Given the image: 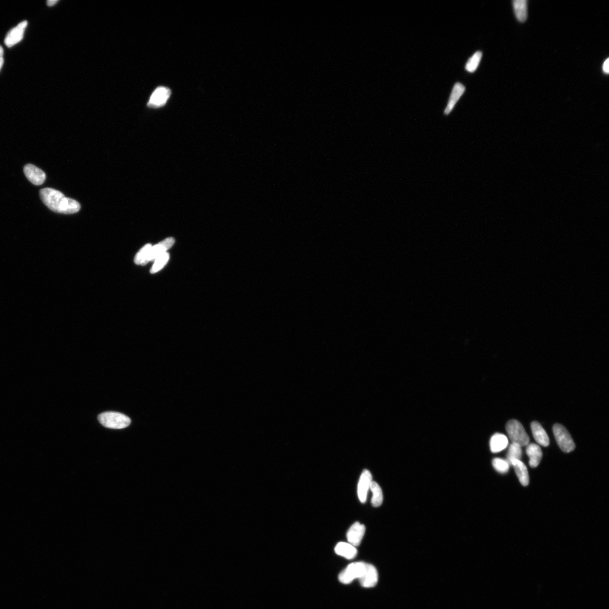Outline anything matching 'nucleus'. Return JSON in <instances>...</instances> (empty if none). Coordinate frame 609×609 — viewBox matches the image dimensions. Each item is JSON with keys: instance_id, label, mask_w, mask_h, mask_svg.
<instances>
[{"instance_id": "obj_1", "label": "nucleus", "mask_w": 609, "mask_h": 609, "mask_svg": "<svg viewBox=\"0 0 609 609\" xmlns=\"http://www.w3.org/2000/svg\"><path fill=\"white\" fill-rule=\"evenodd\" d=\"M40 197L43 203L56 213L74 214L81 208V205L77 200L66 197L62 193L54 188L42 189L40 191Z\"/></svg>"}, {"instance_id": "obj_2", "label": "nucleus", "mask_w": 609, "mask_h": 609, "mask_svg": "<svg viewBox=\"0 0 609 609\" xmlns=\"http://www.w3.org/2000/svg\"><path fill=\"white\" fill-rule=\"evenodd\" d=\"M98 419L103 426L111 429H123L128 427L131 423L128 416L116 412L102 413Z\"/></svg>"}, {"instance_id": "obj_3", "label": "nucleus", "mask_w": 609, "mask_h": 609, "mask_svg": "<svg viewBox=\"0 0 609 609\" xmlns=\"http://www.w3.org/2000/svg\"><path fill=\"white\" fill-rule=\"evenodd\" d=\"M506 430L509 438L512 443L519 445L521 447L526 446L529 444L530 439L526 432L525 428L518 421L511 420L506 425Z\"/></svg>"}, {"instance_id": "obj_4", "label": "nucleus", "mask_w": 609, "mask_h": 609, "mask_svg": "<svg viewBox=\"0 0 609 609\" xmlns=\"http://www.w3.org/2000/svg\"><path fill=\"white\" fill-rule=\"evenodd\" d=\"M368 564L364 562H356L349 565L342 570L338 576L340 582L344 584H349L355 579H360L365 573Z\"/></svg>"}, {"instance_id": "obj_5", "label": "nucleus", "mask_w": 609, "mask_h": 609, "mask_svg": "<svg viewBox=\"0 0 609 609\" xmlns=\"http://www.w3.org/2000/svg\"><path fill=\"white\" fill-rule=\"evenodd\" d=\"M553 431L557 444L563 452L568 453L576 449V445L570 434L564 426L560 424H556L553 427Z\"/></svg>"}, {"instance_id": "obj_6", "label": "nucleus", "mask_w": 609, "mask_h": 609, "mask_svg": "<svg viewBox=\"0 0 609 609\" xmlns=\"http://www.w3.org/2000/svg\"><path fill=\"white\" fill-rule=\"evenodd\" d=\"M175 242V240L173 238H169L165 239L163 242H160L157 245L152 246L150 251L148 252L145 261L143 263L142 265H146L149 262L156 259L157 258L164 254L166 251L174 245Z\"/></svg>"}, {"instance_id": "obj_7", "label": "nucleus", "mask_w": 609, "mask_h": 609, "mask_svg": "<svg viewBox=\"0 0 609 609\" xmlns=\"http://www.w3.org/2000/svg\"><path fill=\"white\" fill-rule=\"evenodd\" d=\"M171 94L169 89L160 87L155 90L152 94L147 106L150 107L159 108L164 106Z\"/></svg>"}, {"instance_id": "obj_8", "label": "nucleus", "mask_w": 609, "mask_h": 609, "mask_svg": "<svg viewBox=\"0 0 609 609\" xmlns=\"http://www.w3.org/2000/svg\"><path fill=\"white\" fill-rule=\"evenodd\" d=\"M24 171L27 179L34 185H43L47 178L43 170L31 164L26 165Z\"/></svg>"}, {"instance_id": "obj_9", "label": "nucleus", "mask_w": 609, "mask_h": 609, "mask_svg": "<svg viewBox=\"0 0 609 609\" xmlns=\"http://www.w3.org/2000/svg\"><path fill=\"white\" fill-rule=\"evenodd\" d=\"M372 476L369 470L365 469L361 474L358 485V496L361 503L366 502L367 493L370 489Z\"/></svg>"}, {"instance_id": "obj_10", "label": "nucleus", "mask_w": 609, "mask_h": 609, "mask_svg": "<svg viewBox=\"0 0 609 609\" xmlns=\"http://www.w3.org/2000/svg\"><path fill=\"white\" fill-rule=\"evenodd\" d=\"M28 25L27 21L22 22L18 25L11 29L5 39V44L8 47H13L20 43L24 37L25 31Z\"/></svg>"}, {"instance_id": "obj_11", "label": "nucleus", "mask_w": 609, "mask_h": 609, "mask_svg": "<svg viewBox=\"0 0 609 609\" xmlns=\"http://www.w3.org/2000/svg\"><path fill=\"white\" fill-rule=\"evenodd\" d=\"M366 527L364 525L356 522L350 527L347 532V539L350 544L354 547H358L360 545L365 536Z\"/></svg>"}, {"instance_id": "obj_12", "label": "nucleus", "mask_w": 609, "mask_h": 609, "mask_svg": "<svg viewBox=\"0 0 609 609\" xmlns=\"http://www.w3.org/2000/svg\"><path fill=\"white\" fill-rule=\"evenodd\" d=\"M378 580V574L376 567L368 564L366 571L364 576L359 579V581L363 587L372 588L377 584Z\"/></svg>"}, {"instance_id": "obj_13", "label": "nucleus", "mask_w": 609, "mask_h": 609, "mask_svg": "<svg viewBox=\"0 0 609 609\" xmlns=\"http://www.w3.org/2000/svg\"><path fill=\"white\" fill-rule=\"evenodd\" d=\"M531 428L534 439L537 442L543 447H547L549 445L548 435L542 425L538 422H533L531 424Z\"/></svg>"}, {"instance_id": "obj_14", "label": "nucleus", "mask_w": 609, "mask_h": 609, "mask_svg": "<svg viewBox=\"0 0 609 609\" xmlns=\"http://www.w3.org/2000/svg\"><path fill=\"white\" fill-rule=\"evenodd\" d=\"M526 453L530 459V466L532 468L537 467L543 457L541 448L535 444H528L526 447Z\"/></svg>"}, {"instance_id": "obj_15", "label": "nucleus", "mask_w": 609, "mask_h": 609, "mask_svg": "<svg viewBox=\"0 0 609 609\" xmlns=\"http://www.w3.org/2000/svg\"><path fill=\"white\" fill-rule=\"evenodd\" d=\"M335 551L337 555L348 560L354 559L357 555V548L349 543H338L336 545Z\"/></svg>"}, {"instance_id": "obj_16", "label": "nucleus", "mask_w": 609, "mask_h": 609, "mask_svg": "<svg viewBox=\"0 0 609 609\" xmlns=\"http://www.w3.org/2000/svg\"><path fill=\"white\" fill-rule=\"evenodd\" d=\"M465 88L464 86L460 83H457L453 87V88L451 94L448 105L445 111V115H449L452 111L453 107H454L456 103L460 99V98L464 93Z\"/></svg>"}, {"instance_id": "obj_17", "label": "nucleus", "mask_w": 609, "mask_h": 609, "mask_svg": "<svg viewBox=\"0 0 609 609\" xmlns=\"http://www.w3.org/2000/svg\"><path fill=\"white\" fill-rule=\"evenodd\" d=\"M508 440L506 436L501 433L494 434L490 441V449L492 452L497 453L506 449Z\"/></svg>"}, {"instance_id": "obj_18", "label": "nucleus", "mask_w": 609, "mask_h": 609, "mask_svg": "<svg viewBox=\"0 0 609 609\" xmlns=\"http://www.w3.org/2000/svg\"><path fill=\"white\" fill-rule=\"evenodd\" d=\"M518 477L520 483L522 486H527L529 484V475L526 465L521 461H516L512 465Z\"/></svg>"}, {"instance_id": "obj_19", "label": "nucleus", "mask_w": 609, "mask_h": 609, "mask_svg": "<svg viewBox=\"0 0 609 609\" xmlns=\"http://www.w3.org/2000/svg\"><path fill=\"white\" fill-rule=\"evenodd\" d=\"M513 9L516 18L520 22H524L527 17V2L526 0H515Z\"/></svg>"}, {"instance_id": "obj_20", "label": "nucleus", "mask_w": 609, "mask_h": 609, "mask_svg": "<svg viewBox=\"0 0 609 609\" xmlns=\"http://www.w3.org/2000/svg\"><path fill=\"white\" fill-rule=\"evenodd\" d=\"M372 493L371 503L373 507H380L383 502V494L382 488L377 482L372 481L370 489Z\"/></svg>"}, {"instance_id": "obj_21", "label": "nucleus", "mask_w": 609, "mask_h": 609, "mask_svg": "<svg viewBox=\"0 0 609 609\" xmlns=\"http://www.w3.org/2000/svg\"><path fill=\"white\" fill-rule=\"evenodd\" d=\"M522 455L521 446L518 444L512 443L509 447L506 461L510 466L517 461H520Z\"/></svg>"}, {"instance_id": "obj_22", "label": "nucleus", "mask_w": 609, "mask_h": 609, "mask_svg": "<svg viewBox=\"0 0 609 609\" xmlns=\"http://www.w3.org/2000/svg\"><path fill=\"white\" fill-rule=\"evenodd\" d=\"M482 56V53L481 51H477L468 61L465 66V70L470 73L474 72L479 66Z\"/></svg>"}, {"instance_id": "obj_23", "label": "nucleus", "mask_w": 609, "mask_h": 609, "mask_svg": "<svg viewBox=\"0 0 609 609\" xmlns=\"http://www.w3.org/2000/svg\"><path fill=\"white\" fill-rule=\"evenodd\" d=\"M169 258V255L168 253H164L163 255L160 256L155 259V263L151 269L150 273L155 274L160 271L168 262Z\"/></svg>"}, {"instance_id": "obj_24", "label": "nucleus", "mask_w": 609, "mask_h": 609, "mask_svg": "<svg viewBox=\"0 0 609 609\" xmlns=\"http://www.w3.org/2000/svg\"><path fill=\"white\" fill-rule=\"evenodd\" d=\"M492 465L494 469L500 473H506L508 472L510 465L505 460L496 458L493 460Z\"/></svg>"}, {"instance_id": "obj_25", "label": "nucleus", "mask_w": 609, "mask_h": 609, "mask_svg": "<svg viewBox=\"0 0 609 609\" xmlns=\"http://www.w3.org/2000/svg\"><path fill=\"white\" fill-rule=\"evenodd\" d=\"M152 245L151 244H147L140 250L135 258V263L137 265H142L143 263L146 260L149 251H150Z\"/></svg>"}, {"instance_id": "obj_26", "label": "nucleus", "mask_w": 609, "mask_h": 609, "mask_svg": "<svg viewBox=\"0 0 609 609\" xmlns=\"http://www.w3.org/2000/svg\"><path fill=\"white\" fill-rule=\"evenodd\" d=\"M4 50L2 46H0V70L4 64Z\"/></svg>"}, {"instance_id": "obj_27", "label": "nucleus", "mask_w": 609, "mask_h": 609, "mask_svg": "<svg viewBox=\"0 0 609 609\" xmlns=\"http://www.w3.org/2000/svg\"><path fill=\"white\" fill-rule=\"evenodd\" d=\"M608 65H609V59H607L604 63V65H603V67H602L603 71H604V73H605L606 74H608L609 72Z\"/></svg>"}, {"instance_id": "obj_28", "label": "nucleus", "mask_w": 609, "mask_h": 609, "mask_svg": "<svg viewBox=\"0 0 609 609\" xmlns=\"http://www.w3.org/2000/svg\"><path fill=\"white\" fill-rule=\"evenodd\" d=\"M58 2V0H49L47 2V5L49 7H52V6L55 5Z\"/></svg>"}]
</instances>
